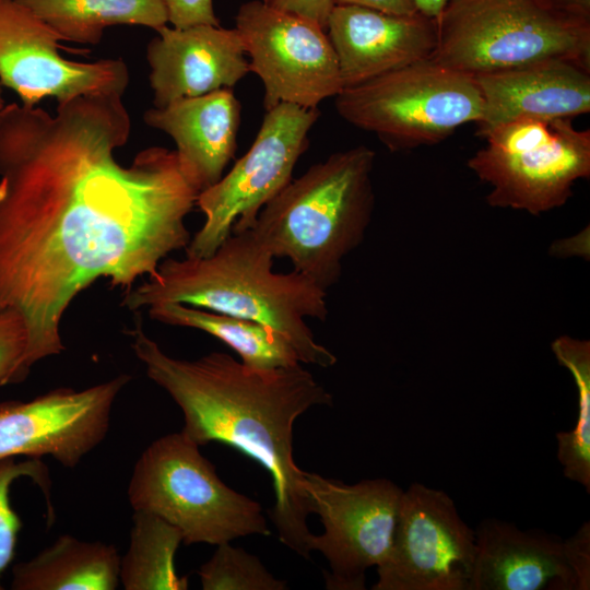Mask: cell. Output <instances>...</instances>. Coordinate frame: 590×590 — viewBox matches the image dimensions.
<instances>
[{"label": "cell", "instance_id": "1", "mask_svg": "<svg viewBox=\"0 0 590 590\" xmlns=\"http://www.w3.org/2000/svg\"><path fill=\"white\" fill-rule=\"evenodd\" d=\"M120 94H93L0 113V310L24 319V367L60 354L63 314L98 279L131 288L191 237L199 191L175 150L150 146L130 164Z\"/></svg>", "mask_w": 590, "mask_h": 590}, {"label": "cell", "instance_id": "2", "mask_svg": "<svg viewBox=\"0 0 590 590\" xmlns=\"http://www.w3.org/2000/svg\"><path fill=\"white\" fill-rule=\"evenodd\" d=\"M129 334L148 377L180 408L188 438L200 447L224 444L266 469L275 499L269 514L279 540L309 558L310 503L304 471L293 457V428L309 409L331 405V393L302 364L253 369L223 352L179 359L166 354L140 322Z\"/></svg>", "mask_w": 590, "mask_h": 590}, {"label": "cell", "instance_id": "3", "mask_svg": "<svg viewBox=\"0 0 590 590\" xmlns=\"http://www.w3.org/2000/svg\"><path fill=\"white\" fill-rule=\"evenodd\" d=\"M273 259L251 229L232 232L208 257L165 258L152 276L129 288L122 304L137 310L179 303L253 320L281 333L302 364L333 366L337 356L306 322L327 319V292L294 270L274 272Z\"/></svg>", "mask_w": 590, "mask_h": 590}, {"label": "cell", "instance_id": "4", "mask_svg": "<svg viewBox=\"0 0 590 590\" xmlns=\"http://www.w3.org/2000/svg\"><path fill=\"white\" fill-rule=\"evenodd\" d=\"M375 152H335L292 180L258 213L250 228L274 258L327 292L344 258L364 240L374 208Z\"/></svg>", "mask_w": 590, "mask_h": 590}, {"label": "cell", "instance_id": "5", "mask_svg": "<svg viewBox=\"0 0 590 590\" xmlns=\"http://www.w3.org/2000/svg\"><path fill=\"white\" fill-rule=\"evenodd\" d=\"M436 24L430 59L472 76L548 59L590 70V22L542 0H450Z\"/></svg>", "mask_w": 590, "mask_h": 590}, {"label": "cell", "instance_id": "6", "mask_svg": "<svg viewBox=\"0 0 590 590\" xmlns=\"http://www.w3.org/2000/svg\"><path fill=\"white\" fill-rule=\"evenodd\" d=\"M199 448L181 430L149 445L128 486L133 510L165 519L179 529L186 545L269 535L261 505L227 486Z\"/></svg>", "mask_w": 590, "mask_h": 590}, {"label": "cell", "instance_id": "7", "mask_svg": "<svg viewBox=\"0 0 590 590\" xmlns=\"http://www.w3.org/2000/svg\"><path fill=\"white\" fill-rule=\"evenodd\" d=\"M335 109L398 151L438 144L477 123L483 99L472 75L428 59L343 88Z\"/></svg>", "mask_w": 590, "mask_h": 590}, {"label": "cell", "instance_id": "8", "mask_svg": "<svg viewBox=\"0 0 590 590\" xmlns=\"http://www.w3.org/2000/svg\"><path fill=\"white\" fill-rule=\"evenodd\" d=\"M483 138L468 166L491 186L493 208L539 215L563 206L575 182L590 176V130L577 129L573 118H521Z\"/></svg>", "mask_w": 590, "mask_h": 590}, {"label": "cell", "instance_id": "9", "mask_svg": "<svg viewBox=\"0 0 590 590\" xmlns=\"http://www.w3.org/2000/svg\"><path fill=\"white\" fill-rule=\"evenodd\" d=\"M319 116V108L287 103L266 111L245 155L198 194L196 205L204 214V223L187 245V257H208L232 232L253 226L260 210L292 180Z\"/></svg>", "mask_w": 590, "mask_h": 590}, {"label": "cell", "instance_id": "10", "mask_svg": "<svg viewBox=\"0 0 590 590\" xmlns=\"http://www.w3.org/2000/svg\"><path fill=\"white\" fill-rule=\"evenodd\" d=\"M235 28L249 71L263 84L266 111L282 103L318 108L343 90L334 49L318 24L251 0L239 7Z\"/></svg>", "mask_w": 590, "mask_h": 590}, {"label": "cell", "instance_id": "11", "mask_svg": "<svg viewBox=\"0 0 590 590\" xmlns=\"http://www.w3.org/2000/svg\"><path fill=\"white\" fill-rule=\"evenodd\" d=\"M304 487L324 528L310 547L328 562L326 588L364 590L366 570L389 555L403 489L387 479L350 485L306 471Z\"/></svg>", "mask_w": 590, "mask_h": 590}, {"label": "cell", "instance_id": "12", "mask_svg": "<svg viewBox=\"0 0 590 590\" xmlns=\"http://www.w3.org/2000/svg\"><path fill=\"white\" fill-rule=\"evenodd\" d=\"M475 531L440 489L403 491L392 545L373 590H470Z\"/></svg>", "mask_w": 590, "mask_h": 590}, {"label": "cell", "instance_id": "13", "mask_svg": "<svg viewBox=\"0 0 590 590\" xmlns=\"http://www.w3.org/2000/svg\"><path fill=\"white\" fill-rule=\"evenodd\" d=\"M60 40L17 0H0V84L28 106L45 97L60 104L83 95L125 94L130 75L122 59L69 60L59 52L64 48Z\"/></svg>", "mask_w": 590, "mask_h": 590}, {"label": "cell", "instance_id": "14", "mask_svg": "<svg viewBox=\"0 0 590 590\" xmlns=\"http://www.w3.org/2000/svg\"><path fill=\"white\" fill-rule=\"evenodd\" d=\"M122 374L83 390L58 388L28 401L0 402V459L50 456L76 467L106 437Z\"/></svg>", "mask_w": 590, "mask_h": 590}, {"label": "cell", "instance_id": "15", "mask_svg": "<svg viewBox=\"0 0 590 590\" xmlns=\"http://www.w3.org/2000/svg\"><path fill=\"white\" fill-rule=\"evenodd\" d=\"M327 35L334 49L343 88L428 60L437 45L436 19L421 13L391 14L334 4Z\"/></svg>", "mask_w": 590, "mask_h": 590}, {"label": "cell", "instance_id": "16", "mask_svg": "<svg viewBox=\"0 0 590 590\" xmlns=\"http://www.w3.org/2000/svg\"><path fill=\"white\" fill-rule=\"evenodd\" d=\"M156 32L146 47L153 107L232 88L250 72L235 27L165 25Z\"/></svg>", "mask_w": 590, "mask_h": 590}, {"label": "cell", "instance_id": "17", "mask_svg": "<svg viewBox=\"0 0 590 590\" xmlns=\"http://www.w3.org/2000/svg\"><path fill=\"white\" fill-rule=\"evenodd\" d=\"M483 99L482 138L521 118H574L590 111V70L563 59L473 75Z\"/></svg>", "mask_w": 590, "mask_h": 590}, {"label": "cell", "instance_id": "18", "mask_svg": "<svg viewBox=\"0 0 590 590\" xmlns=\"http://www.w3.org/2000/svg\"><path fill=\"white\" fill-rule=\"evenodd\" d=\"M470 590H580L566 541L488 518L475 531Z\"/></svg>", "mask_w": 590, "mask_h": 590}, {"label": "cell", "instance_id": "19", "mask_svg": "<svg viewBox=\"0 0 590 590\" xmlns=\"http://www.w3.org/2000/svg\"><path fill=\"white\" fill-rule=\"evenodd\" d=\"M240 113L232 88H222L149 108L143 121L174 140L181 172L200 193L223 177L233 160Z\"/></svg>", "mask_w": 590, "mask_h": 590}, {"label": "cell", "instance_id": "20", "mask_svg": "<svg viewBox=\"0 0 590 590\" xmlns=\"http://www.w3.org/2000/svg\"><path fill=\"white\" fill-rule=\"evenodd\" d=\"M120 555L113 544L60 535L33 558L12 567L13 590H114Z\"/></svg>", "mask_w": 590, "mask_h": 590}, {"label": "cell", "instance_id": "21", "mask_svg": "<svg viewBox=\"0 0 590 590\" xmlns=\"http://www.w3.org/2000/svg\"><path fill=\"white\" fill-rule=\"evenodd\" d=\"M152 319L209 333L237 353L253 369L271 370L302 364L292 344L274 329L244 319L179 303L149 307Z\"/></svg>", "mask_w": 590, "mask_h": 590}, {"label": "cell", "instance_id": "22", "mask_svg": "<svg viewBox=\"0 0 590 590\" xmlns=\"http://www.w3.org/2000/svg\"><path fill=\"white\" fill-rule=\"evenodd\" d=\"M61 40L97 44L106 27L139 25L155 31L167 25L163 0H17Z\"/></svg>", "mask_w": 590, "mask_h": 590}, {"label": "cell", "instance_id": "23", "mask_svg": "<svg viewBox=\"0 0 590 590\" xmlns=\"http://www.w3.org/2000/svg\"><path fill=\"white\" fill-rule=\"evenodd\" d=\"M182 543L178 528L157 515L134 510L130 544L120 558V583L126 590H186L188 577L179 576L175 555Z\"/></svg>", "mask_w": 590, "mask_h": 590}, {"label": "cell", "instance_id": "24", "mask_svg": "<svg viewBox=\"0 0 590 590\" xmlns=\"http://www.w3.org/2000/svg\"><path fill=\"white\" fill-rule=\"evenodd\" d=\"M551 349L558 364L570 371L578 397L574 429L556 433L557 459L564 475L590 493V341L562 335Z\"/></svg>", "mask_w": 590, "mask_h": 590}, {"label": "cell", "instance_id": "25", "mask_svg": "<svg viewBox=\"0 0 590 590\" xmlns=\"http://www.w3.org/2000/svg\"><path fill=\"white\" fill-rule=\"evenodd\" d=\"M203 590H286L287 582L272 575L262 562L231 542L216 545L197 570Z\"/></svg>", "mask_w": 590, "mask_h": 590}, {"label": "cell", "instance_id": "26", "mask_svg": "<svg viewBox=\"0 0 590 590\" xmlns=\"http://www.w3.org/2000/svg\"><path fill=\"white\" fill-rule=\"evenodd\" d=\"M21 477H31L46 497L49 493L47 467L38 458L17 461L14 457L0 459V590L2 576L15 555L22 521L10 502L11 485Z\"/></svg>", "mask_w": 590, "mask_h": 590}, {"label": "cell", "instance_id": "27", "mask_svg": "<svg viewBox=\"0 0 590 590\" xmlns=\"http://www.w3.org/2000/svg\"><path fill=\"white\" fill-rule=\"evenodd\" d=\"M28 335L23 317L13 309L0 310V386L27 377L24 367Z\"/></svg>", "mask_w": 590, "mask_h": 590}, {"label": "cell", "instance_id": "28", "mask_svg": "<svg viewBox=\"0 0 590 590\" xmlns=\"http://www.w3.org/2000/svg\"><path fill=\"white\" fill-rule=\"evenodd\" d=\"M168 23L176 28L193 25H220L213 0H163Z\"/></svg>", "mask_w": 590, "mask_h": 590}, {"label": "cell", "instance_id": "29", "mask_svg": "<svg viewBox=\"0 0 590 590\" xmlns=\"http://www.w3.org/2000/svg\"><path fill=\"white\" fill-rule=\"evenodd\" d=\"M571 564L579 579L580 590L590 589V524L585 522L566 540Z\"/></svg>", "mask_w": 590, "mask_h": 590}, {"label": "cell", "instance_id": "30", "mask_svg": "<svg viewBox=\"0 0 590 590\" xmlns=\"http://www.w3.org/2000/svg\"><path fill=\"white\" fill-rule=\"evenodd\" d=\"M267 3L279 10L305 17L324 31L334 7V0H268Z\"/></svg>", "mask_w": 590, "mask_h": 590}, {"label": "cell", "instance_id": "31", "mask_svg": "<svg viewBox=\"0 0 590 590\" xmlns=\"http://www.w3.org/2000/svg\"><path fill=\"white\" fill-rule=\"evenodd\" d=\"M334 4H354L391 14H413L417 8L413 0H334Z\"/></svg>", "mask_w": 590, "mask_h": 590}, {"label": "cell", "instance_id": "32", "mask_svg": "<svg viewBox=\"0 0 590 590\" xmlns=\"http://www.w3.org/2000/svg\"><path fill=\"white\" fill-rule=\"evenodd\" d=\"M552 10L571 19L590 22V0H542Z\"/></svg>", "mask_w": 590, "mask_h": 590}, {"label": "cell", "instance_id": "33", "mask_svg": "<svg viewBox=\"0 0 590 590\" xmlns=\"http://www.w3.org/2000/svg\"><path fill=\"white\" fill-rule=\"evenodd\" d=\"M417 10L430 17L437 19L450 0H413Z\"/></svg>", "mask_w": 590, "mask_h": 590}, {"label": "cell", "instance_id": "34", "mask_svg": "<svg viewBox=\"0 0 590 590\" xmlns=\"http://www.w3.org/2000/svg\"><path fill=\"white\" fill-rule=\"evenodd\" d=\"M4 106H5V104H4V99H3V96H2V90H1V84H0V113L4 108Z\"/></svg>", "mask_w": 590, "mask_h": 590}, {"label": "cell", "instance_id": "35", "mask_svg": "<svg viewBox=\"0 0 590 590\" xmlns=\"http://www.w3.org/2000/svg\"><path fill=\"white\" fill-rule=\"evenodd\" d=\"M263 2H267L268 0H262Z\"/></svg>", "mask_w": 590, "mask_h": 590}]
</instances>
